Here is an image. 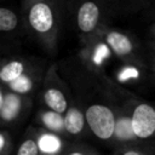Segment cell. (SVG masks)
<instances>
[{"mask_svg":"<svg viewBox=\"0 0 155 155\" xmlns=\"http://www.w3.org/2000/svg\"><path fill=\"white\" fill-rule=\"evenodd\" d=\"M105 10L104 0H71L69 12H73L79 31L88 35L99 28Z\"/></svg>","mask_w":155,"mask_h":155,"instance_id":"cell-2","label":"cell"},{"mask_svg":"<svg viewBox=\"0 0 155 155\" xmlns=\"http://www.w3.org/2000/svg\"><path fill=\"white\" fill-rule=\"evenodd\" d=\"M23 71V64L21 62H10L8 64H6L1 71H0V78L2 81L6 82H11L12 80H15L16 78H18L19 75H22Z\"/></svg>","mask_w":155,"mask_h":155,"instance_id":"cell-10","label":"cell"},{"mask_svg":"<svg viewBox=\"0 0 155 155\" xmlns=\"http://www.w3.org/2000/svg\"><path fill=\"white\" fill-rule=\"evenodd\" d=\"M42 120H44V124L53 131H61L63 127H65L64 119L61 116V113H57V111L45 113Z\"/></svg>","mask_w":155,"mask_h":155,"instance_id":"cell-12","label":"cell"},{"mask_svg":"<svg viewBox=\"0 0 155 155\" xmlns=\"http://www.w3.org/2000/svg\"><path fill=\"white\" fill-rule=\"evenodd\" d=\"M51 1L61 12V15H65V13H69L70 11V4H71V0H48Z\"/></svg>","mask_w":155,"mask_h":155,"instance_id":"cell-16","label":"cell"},{"mask_svg":"<svg viewBox=\"0 0 155 155\" xmlns=\"http://www.w3.org/2000/svg\"><path fill=\"white\" fill-rule=\"evenodd\" d=\"M17 155H38V145L33 140H25L18 149Z\"/></svg>","mask_w":155,"mask_h":155,"instance_id":"cell-15","label":"cell"},{"mask_svg":"<svg viewBox=\"0 0 155 155\" xmlns=\"http://www.w3.org/2000/svg\"><path fill=\"white\" fill-rule=\"evenodd\" d=\"M71 155H81V154H79V153H75V154H71Z\"/></svg>","mask_w":155,"mask_h":155,"instance_id":"cell-21","label":"cell"},{"mask_svg":"<svg viewBox=\"0 0 155 155\" xmlns=\"http://www.w3.org/2000/svg\"><path fill=\"white\" fill-rule=\"evenodd\" d=\"M2 147H4V137L1 136L0 137V148H2Z\"/></svg>","mask_w":155,"mask_h":155,"instance_id":"cell-20","label":"cell"},{"mask_svg":"<svg viewBox=\"0 0 155 155\" xmlns=\"http://www.w3.org/2000/svg\"><path fill=\"white\" fill-rule=\"evenodd\" d=\"M65 128L70 133H79L84 127V116L76 109H69L64 117Z\"/></svg>","mask_w":155,"mask_h":155,"instance_id":"cell-9","label":"cell"},{"mask_svg":"<svg viewBox=\"0 0 155 155\" xmlns=\"http://www.w3.org/2000/svg\"><path fill=\"white\" fill-rule=\"evenodd\" d=\"M115 134L120 139H131L136 136L133 125H132V119H121L117 121L115 125Z\"/></svg>","mask_w":155,"mask_h":155,"instance_id":"cell-11","label":"cell"},{"mask_svg":"<svg viewBox=\"0 0 155 155\" xmlns=\"http://www.w3.org/2000/svg\"><path fill=\"white\" fill-rule=\"evenodd\" d=\"M132 125L136 136L147 138L155 132V110L148 104L138 105L132 115Z\"/></svg>","mask_w":155,"mask_h":155,"instance_id":"cell-4","label":"cell"},{"mask_svg":"<svg viewBox=\"0 0 155 155\" xmlns=\"http://www.w3.org/2000/svg\"><path fill=\"white\" fill-rule=\"evenodd\" d=\"M153 31H154V35H155V27L153 28Z\"/></svg>","mask_w":155,"mask_h":155,"instance_id":"cell-22","label":"cell"},{"mask_svg":"<svg viewBox=\"0 0 155 155\" xmlns=\"http://www.w3.org/2000/svg\"><path fill=\"white\" fill-rule=\"evenodd\" d=\"M45 102L46 104L52 108L57 113H63L67 109V102L63 93L58 90L51 88L45 93Z\"/></svg>","mask_w":155,"mask_h":155,"instance_id":"cell-8","label":"cell"},{"mask_svg":"<svg viewBox=\"0 0 155 155\" xmlns=\"http://www.w3.org/2000/svg\"><path fill=\"white\" fill-rule=\"evenodd\" d=\"M10 84H11V88L19 93H25L31 88V81L25 75H19L15 80H12Z\"/></svg>","mask_w":155,"mask_h":155,"instance_id":"cell-14","label":"cell"},{"mask_svg":"<svg viewBox=\"0 0 155 155\" xmlns=\"http://www.w3.org/2000/svg\"><path fill=\"white\" fill-rule=\"evenodd\" d=\"M19 24L18 15L13 8L7 6L0 7V30L1 31H12Z\"/></svg>","mask_w":155,"mask_h":155,"instance_id":"cell-6","label":"cell"},{"mask_svg":"<svg viewBox=\"0 0 155 155\" xmlns=\"http://www.w3.org/2000/svg\"><path fill=\"white\" fill-rule=\"evenodd\" d=\"M86 119L93 133L102 139H107L111 137L113 133L115 132L114 115L104 105L90 107L86 113Z\"/></svg>","mask_w":155,"mask_h":155,"instance_id":"cell-3","label":"cell"},{"mask_svg":"<svg viewBox=\"0 0 155 155\" xmlns=\"http://www.w3.org/2000/svg\"><path fill=\"white\" fill-rule=\"evenodd\" d=\"M61 147V142L56 136L52 134H44L39 139V148L44 153H56Z\"/></svg>","mask_w":155,"mask_h":155,"instance_id":"cell-13","label":"cell"},{"mask_svg":"<svg viewBox=\"0 0 155 155\" xmlns=\"http://www.w3.org/2000/svg\"><path fill=\"white\" fill-rule=\"evenodd\" d=\"M19 110V99L15 94H7L1 99V116L5 120L13 119Z\"/></svg>","mask_w":155,"mask_h":155,"instance_id":"cell-7","label":"cell"},{"mask_svg":"<svg viewBox=\"0 0 155 155\" xmlns=\"http://www.w3.org/2000/svg\"><path fill=\"white\" fill-rule=\"evenodd\" d=\"M124 155H138L136 151H127L126 154H124Z\"/></svg>","mask_w":155,"mask_h":155,"instance_id":"cell-19","label":"cell"},{"mask_svg":"<svg viewBox=\"0 0 155 155\" xmlns=\"http://www.w3.org/2000/svg\"><path fill=\"white\" fill-rule=\"evenodd\" d=\"M109 54V51L107 48V45H99V47L97 48L96 51V54H94V63L99 64L102 62V59Z\"/></svg>","mask_w":155,"mask_h":155,"instance_id":"cell-18","label":"cell"},{"mask_svg":"<svg viewBox=\"0 0 155 155\" xmlns=\"http://www.w3.org/2000/svg\"><path fill=\"white\" fill-rule=\"evenodd\" d=\"M105 45L117 56H127L133 51V44L130 38L117 30H109L105 36Z\"/></svg>","mask_w":155,"mask_h":155,"instance_id":"cell-5","label":"cell"},{"mask_svg":"<svg viewBox=\"0 0 155 155\" xmlns=\"http://www.w3.org/2000/svg\"><path fill=\"white\" fill-rule=\"evenodd\" d=\"M154 17H155V15H154Z\"/></svg>","mask_w":155,"mask_h":155,"instance_id":"cell-23","label":"cell"},{"mask_svg":"<svg viewBox=\"0 0 155 155\" xmlns=\"http://www.w3.org/2000/svg\"><path fill=\"white\" fill-rule=\"evenodd\" d=\"M22 13L28 28L39 36L51 39L57 31L61 12L48 0H23Z\"/></svg>","mask_w":155,"mask_h":155,"instance_id":"cell-1","label":"cell"},{"mask_svg":"<svg viewBox=\"0 0 155 155\" xmlns=\"http://www.w3.org/2000/svg\"><path fill=\"white\" fill-rule=\"evenodd\" d=\"M137 76H138L137 69H134V68H132V67H128V68H125V69L120 73L119 80H120V81H125V80H127V79L137 78Z\"/></svg>","mask_w":155,"mask_h":155,"instance_id":"cell-17","label":"cell"}]
</instances>
